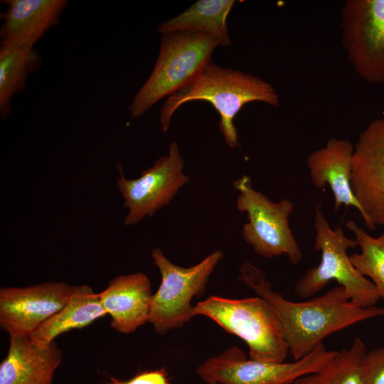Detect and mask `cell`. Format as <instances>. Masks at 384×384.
<instances>
[{
  "label": "cell",
  "mask_w": 384,
  "mask_h": 384,
  "mask_svg": "<svg viewBox=\"0 0 384 384\" xmlns=\"http://www.w3.org/2000/svg\"><path fill=\"white\" fill-rule=\"evenodd\" d=\"M216 250L199 263L183 267L172 263L159 247L151 250V257L161 274V283L153 294L149 322L155 332L164 335L182 327L193 317L191 300L205 291L208 279L223 257Z\"/></svg>",
  "instance_id": "52a82bcc"
},
{
  "label": "cell",
  "mask_w": 384,
  "mask_h": 384,
  "mask_svg": "<svg viewBox=\"0 0 384 384\" xmlns=\"http://www.w3.org/2000/svg\"><path fill=\"white\" fill-rule=\"evenodd\" d=\"M195 100L208 102L216 110L220 116L219 131L227 145L233 149L240 145L234 119L247 103L260 102L273 107L279 105V95L270 82L210 60L186 86L167 97L160 109L161 131L168 132L178 107Z\"/></svg>",
  "instance_id": "7a4b0ae2"
},
{
  "label": "cell",
  "mask_w": 384,
  "mask_h": 384,
  "mask_svg": "<svg viewBox=\"0 0 384 384\" xmlns=\"http://www.w3.org/2000/svg\"><path fill=\"white\" fill-rule=\"evenodd\" d=\"M0 43L2 47L33 48L60 21L68 0H3Z\"/></svg>",
  "instance_id": "4fadbf2b"
},
{
  "label": "cell",
  "mask_w": 384,
  "mask_h": 384,
  "mask_svg": "<svg viewBox=\"0 0 384 384\" xmlns=\"http://www.w3.org/2000/svg\"><path fill=\"white\" fill-rule=\"evenodd\" d=\"M117 167L119 176L116 186L127 210L124 218L127 226L154 215L190 181L183 172L184 161L175 141L170 143L167 155L159 158L137 178H127L122 166L118 164Z\"/></svg>",
  "instance_id": "30bf717a"
},
{
  "label": "cell",
  "mask_w": 384,
  "mask_h": 384,
  "mask_svg": "<svg viewBox=\"0 0 384 384\" xmlns=\"http://www.w3.org/2000/svg\"><path fill=\"white\" fill-rule=\"evenodd\" d=\"M337 353L324 343L311 353L290 363L264 362L247 358L238 347L232 346L210 357L196 368L206 383L292 384L324 367Z\"/></svg>",
  "instance_id": "ba28073f"
},
{
  "label": "cell",
  "mask_w": 384,
  "mask_h": 384,
  "mask_svg": "<svg viewBox=\"0 0 384 384\" xmlns=\"http://www.w3.org/2000/svg\"><path fill=\"white\" fill-rule=\"evenodd\" d=\"M63 353L55 341L39 344L28 336H9L0 363V384H52Z\"/></svg>",
  "instance_id": "9a60e30c"
},
{
  "label": "cell",
  "mask_w": 384,
  "mask_h": 384,
  "mask_svg": "<svg viewBox=\"0 0 384 384\" xmlns=\"http://www.w3.org/2000/svg\"><path fill=\"white\" fill-rule=\"evenodd\" d=\"M199 315L242 339L248 346L250 358L284 362L289 351L282 326L274 309L262 297L235 299L210 296L193 306V316Z\"/></svg>",
  "instance_id": "3957f363"
},
{
  "label": "cell",
  "mask_w": 384,
  "mask_h": 384,
  "mask_svg": "<svg viewBox=\"0 0 384 384\" xmlns=\"http://www.w3.org/2000/svg\"><path fill=\"white\" fill-rule=\"evenodd\" d=\"M98 294L117 331L130 334L149 322L153 294L146 274L138 272L117 276Z\"/></svg>",
  "instance_id": "5bb4252c"
},
{
  "label": "cell",
  "mask_w": 384,
  "mask_h": 384,
  "mask_svg": "<svg viewBox=\"0 0 384 384\" xmlns=\"http://www.w3.org/2000/svg\"><path fill=\"white\" fill-rule=\"evenodd\" d=\"M353 145L346 139H329L326 144L306 158L311 181L317 188L328 185L334 198V209L342 206L361 209L351 184Z\"/></svg>",
  "instance_id": "2e32d148"
},
{
  "label": "cell",
  "mask_w": 384,
  "mask_h": 384,
  "mask_svg": "<svg viewBox=\"0 0 384 384\" xmlns=\"http://www.w3.org/2000/svg\"><path fill=\"white\" fill-rule=\"evenodd\" d=\"M206 384H216V383H206Z\"/></svg>",
  "instance_id": "cb8c5ba5"
},
{
  "label": "cell",
  "mask_w": 384,
  "mask_h": 384,
  "mask_svg": "<svg viewBox=\"0 0 384 384\" xmlns=\"http://www.w3.org/2000/svg\"><path fill=\"white\" fill-rule=\"evenodd\" d=\"M314 228V247L321 252V261L296 282L294 292L301 298H309L330 281L336 280L356 306H375L380 299L377 289L369 279L358 272L347 253L348 249L358 246L356 240L347 238L341 227L332 229L319 206L315 209Z\"/></svg>",
  "instance_id": "5b68a950"
},
{
  "label": "cell",
  "mask_w": 384,
  "mask_h": 384,
  "mask_svg": "<svg viewBox=\"0 0 384 384\" xmlns=\"http://www.w3.org/2000/svg\"><path fill=\"white\" fill-rule=\"evenodd\" d=\"M366 348L356 338L347 349L336 354L319 370L297 379L294 384H363V361Z\"/></svg>",
  "instance_id": "ffe728a7"
},
{
  "label": "cell",
  "mask_w": 384,
  "mask_h": 384,
  "mask_svg": "<svg viewBox=\"0 0 384 384\" xmlns=\"http://www.w3.org/2000/svg\"><path fill=\"white\" fill-rule=\"evenodd\" d=\"M43 60L38 50L0 46V117L11 113L12 97L26 88L29 75L36 72Z\"/></svg>",
  "instance_id": "d6986e66"
},
{
  "label": "cell",
  "mask_w": 384,
  "mask_h": 384,
  "mask_svg": "<svg viewBox=\"0 0 384 384\" xmlns=\"http://www.w3.org/2000/svg\"><path fill=\"white\" fill-rule=\"evenodd\" d=\"M346 228L353 233L361 252L350 255V260L358 272L370 281L384 301V231L373 237L360 228L353 220L346 223Z\"/></svg>",
  "instance_id": "44dd1931"
},
{
  "label": "cell",
  "mask_w": 384,
  "mask_h": 384,
  "mask_svg": "<svg viewBox=\"0 0 384 384\" xmlns=\"http://www.w3.org/2000/svg\"><path fill=\"white\" fill-rule=\"evenodd\" d=\"M238 278L274 309L282 326L288 351L294 360L311 353L330 334L361 321L384 316V307H361L343 287L304 302H293L272 289L265 273L250 262L239 268Z\"/></svg>",
  "instance_id": "6da1fadb"
},
{
  "label": "cell",
  "mask_w": 384,
  "mask_h": 384,
  "mask_svg": "<svg viewBox=\"0 0 384 384\" xmlns=\"http://www.w3.org/2000/svg\"><path fill=\"white\" fill-rule=\"evenodd\" d=\"M108 384H171L169 375L165 368L137 373L129 380H121L110 377Z\"/></svg>",
  "instance_id": "603a6c76"
},
{
  "label": "cell",
  "mask_w": 384,
  "mask_h": 384,
  "mask_svg": "<svg viewBox=\"0 0 384 384\" xmlns=\"http://www.w3.org/2000/svg\"><path fill=\"white\" fill-rule=\"evenodd\" d=\"M153 70L129 107L133 119L140 117L164 97L186 86L211 60L218 41L198 32L161 34Z\"/></svg>",
  "instance_id": "277c9868"
},
{
  "label": "cell",
  "mask_w": 384,
  "mask_h": 384,
  "mask_svg": "<svg viewBox=\"0 0 384 384\" xmlns=\"http://www.w3.org/2000/svg\"><path fill=\"white\" fill-rule=\"evenodd\" d=\"M233 185L238 191L237 209L247 217L241 230L243 240L260 256L273 258L284 255L293 265H297L303 254L289 224L294 210L293 202L289 198L271 201L252 188L247 175L234 181Z\"/></svg>",
  "instance_id": "8992f818"
},
{
  "label": "cell",
  "mask_w": 384,
  "mask_h": 384,
  "mask_svg": "<svg viewBox=\"0 0 384 384\" xmlns=\"http://www.w3.org/2000/svg\"><path fill=\"white\" fill-rule=\"evenodd\" d=\"M351 184L366 227H384V118L370 122L353 145Z\"/></svg>",
  "instance_id": "8fae6325"
},
{
  "label": "cell",
  "mask_w": 384,
  "mask_h": 384,
  "mask_svg": "<svg viewBox=\"0 0 384 384\" xmlns=\"http://www.w3.org/2000/svg\"><path fill=\"white\" fill-rule=\"evenodd\" d=\"M106 314L98 293L87 285H77L65 305L30 337L39 344H49L59 335L87 326Z\"/></svg>",
  "instance_id": "e0dca14e"
},
{
  "label": "cell",
  "mask_w": 384,
  "mask_h": 384,
  "mask_svg": "<svg viewBox=\"0 0 384 384\" xmlns=\"http://www.w3.org/2000/svg\"><path fill=\"white\" fill-rule=\"evenodd\" d=\"M77 285L46 282L0 289V326L9 336H30L68 302Z\"/></svg>",
  "instance_id": "7c38bea8"
},
{
  "label": "cell",
  "mask_w": 384,
  "mask_h": 384,
  "mask_svg": "<svg viewBox=\"0 0 384 384\" xmlns=\"http://www.w3.org/2000/svg\"><path fill=\"white\" fill-rule=\"evenodd\" d=\"M235 1L199 0L176 17L161 23L157 31L161 34L174 32H198L215 39L219 46L231 44L227 18Z\"/></svg>",
  "instance_id": "ac0fdd59"
},
{
  "label": "cell",
  "mask_w": 384,
  "mask_h": 384,
  "mask_svg": "<svg viewBox=\"0 0 384 384\" xmlns=\"http://www.w3.org/2000/svg\"><path fill=\"white\" fill-rule=\"evenodd\" d=\"M363 384H384V346L366 352L363 361Z\"/></svg>",
  "instance_id": "7402d4cb"
},
{
  "label": "cell",
  "mask_w": 384,
  "mask_h": 384,
  "mask_svg": "<svg viewBox=\"0 0 384 384\" xmlns=\"http://www.w3.org/2000/svg\"><path fill=\"white\" fill-rule=\"evenodd\" d=\"M341 43L366 82L384 85V0H346L341 10Z\"/></svg>",
  "instance_id": "9c48e42d"
}]
</instances>
